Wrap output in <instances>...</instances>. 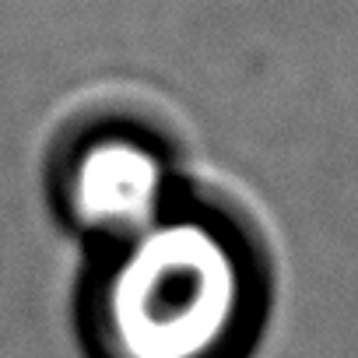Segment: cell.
Returning a JSON list of instances; mask_svg holds the SVG:
<instances>
[{
    "mask_svg": "<svg viewBox=\"0 0 358 358\" xmlns=\"http://www.w3.org/2000/svg\"><path fill=\"white\" fill-rule=\"evenodd\" d=\"M176 197L169 144L134 123H95L78 130L60 151V211L99 246L148 229L176 204Z\"/></svg>",
    "mask_w": 358,
    "mask_h": 358,
    "instance_id": "obj_2",
    "label": "cell"
},
{
    "mask_svg": "<svg viewBox=\"0 0 358 358\" xmlns=\"http://www.w3.org/2000/svg\"><path fill=\"white\" fill-rule=\"evenodd\" d=\"M260 316L250 236L225 211L187 197L102 246L81 302L92 358H246Z\"/></svg>",
    "mask_w": 358,
    "mask_h": 358,
    "instance_id": "obj_1",
    "label": "cell"
}]
</instances>
